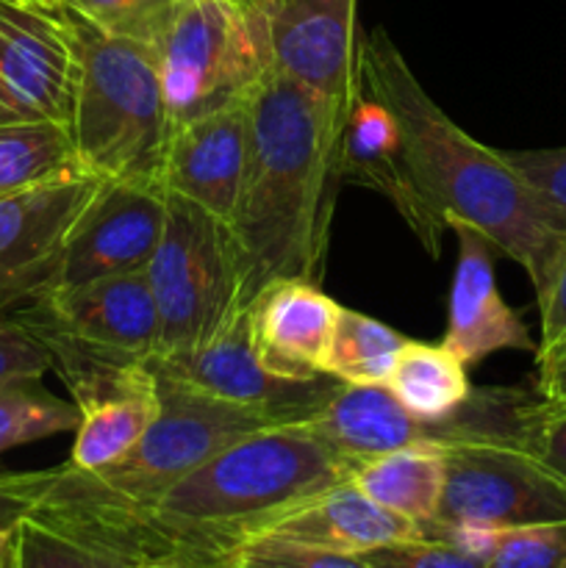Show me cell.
Here are the masks:
<instances>
[{
    "label": "cell",
    "instance_id": "cell-1",
    "mask_svg": "<svg viewBox=\"0 0 566 568\" xmlns=\"http://www.w3.org/2000/svg\"><path fill=\"white\" fill-rule=\"evenodd\" d=\"M358 75L397 120L405 172L431 233V258L442 253L449 222H469L525 270L533 292H542L566 244V216L522 181L503 150L481 144L444 114L383 28L358 33Z\"/></svg>",
    "mask_w": 566,
    "mask_h": 568
},
{
    "label": "cell",
    "instance_id": "cell-2",
    "mask_svg": "<svg viewBox=\"0 0 566 568\" xmlns=\"http://www.w3.org/2000/svg\"><path fill=\"white\" fill-rule=\"evenodd\" d=\"M244 103L247 166L231 220L242 311L272 283L322 281L347 122L275 70L264 72Z\"/></svg>",
    "mask_w": 566,
    "mask_h": 568
},
{
    "label": "cell",
    "instance_id": "cell-3",
    "mask_svg": "<svg viewBox=\"0 0 566 568\" xmlns=\"http://www.w3.org/2000/svg\"><path fill=\"white\" fill-rule=\"evenodd\" d=\"M353 466L303 422H283L231 442L142 508L75 525L50 521L139 564H194L275 510L347 483Z\"/></svg>",
    "mask_w": 566,
    "mask_h": 568
},
{
    "label": "cell",
    "instance_id": "cell-4",
    "mask_svg": "<svg viewBox=\"0 0 566 568\" xmlns=\"http://www.w3.org/2000/svg\"><path fill=\"white\" fill-rule=\"evenodd\" d=\"M283 422L289 419L272 410L220 403L159 383V414L144 436L98 471H75L67 464L44 469L31 510L70 525L128 514L153 503L236 438Z\"/></svg>",
    "mask_w": 566,
    "mask_h": 568
},
{
    "label": "cell",
    "instance_id": "cell-5",
    "mask_svg": "<svg viewBox=\"0 0 566 568\" xmlns=\"http://www.w3.org/2000/svg\"><path fill=\"white\" fill-rule=\"evenodd\" d=\"M64 11L75 55L70 133L81 170L100 181H161L170 116L159 55Z\"/></svg>",
    "mask_w": 566,
    "mask_h": 568
},
{
    "label": "cell",
    "instance_id": "cell-6",
    "mask_svg": "<svg viewBox=\"0 0 566 568\" xmlns=\"http://www.w3.org/2000/svg\"><path fill=\"white\" fill-rule=\"evenodd\" d=\"M144 275L159 311V355L200 347L242 311L231 225L175 194H166L164 233Z\"/></svg>",
    "mask_w": 566,
    "mask_h": 568
},
{
    "label": "cell",
    "instance_id": "cell-7",
    "mask_svg": "<svg viewBox=\"0 0 566 568\" xmlns=\"http://www.w3.org/2000/svg\"><path fill=\"white\" fill-rule=\"evenodd\" d=\"M155 55L170 128L239 103L270 70L250 0H178Z\"/></svg>",
    "mask_w": 566,
    "mask_h": 568
},
{
    "label": "cell",
    "instance_id": "cell-8",
    "mask_svg": "<svg viewBox=\"0 0 566 568\" xmlns=\"http://www.w3.org/2000/svg\"><path fill=\"white\" fill-rule=\"evenodd\" d=\"M17 311L61 364H100L128 369L159 355L161 325L144 272L39 294Z\"/></svg>",
    "mask_w": 566,
    "mask_h": 568
},
{
    "label": "cell",
    "instance_id": "cell-9",
    "mask_svg": "<svg viewBox=\"0 0 566 568\" xmlns=\"http://www.w3.org/2000/svg\"><path fill=\"white\" fill-rule=\"evenodd\" d=\"M444 449L438 525L508 527L566 521V480L542 464L525 444L505 438H469Z\"/></svg>",
    "mask_w": 566,
    "mask_h": 568
},
{
    "label": "cell",
    "instance_id": "cell-10",
    "mask_svg": "<svg viewBox=\"0 0 566 568\" xmlns=\"http://www.w3.org/2000/svg\"><path fill=\"white\" fill-rule=\"evenodd\" d=\"M164 222L166 189L161 181H100L39 294L144 272Z\"/></svg>",
    "mask_w": 566,
    "mask_h": 568
},
{
    "label": "cell",
    "instance_id": "cell-11",
    "mask_svg": "<svg viewBox=\"0 0 566 568\" xmlns=\"http://www.w3.org/2000/svg\"><path fill=\"white\" fill-rule=\"evenodd\" d=\"M270 70L350 114L361 89L355 0H250Z\"/></svg>",
    "mask_w": 566,
    "mask_h": 568
},
{
    "label": "cell",
    "instance_id": "cell-12",
    "mask_svg": "<svg viewBox=\"0 0 566 568\" xmlns=\"http://www.w3.org/2000/svg\"><path fill=\"white\" fill-rule=\"evenodd\" d=\"M148 366L161 386L244 408L272 410L289 422L305 419L338 386L333 377L294 383L266 372L250 342L244 311H239L214 338L200 347L155 355Z\"/></svg>",
    "mask_w": 566,
    "mask_h": 568
},
{
    "label": "cell",
    "instance_id": "cell-13",
    "mask_svg": "<svg viewBox=\"0 0 566 568\" xmlns=\"http://www.w3.org/2000/svg\"><path fill=\"white\" fill-rule=\"evenodd\" d=\"M75 55L64 11L0 0V125L59 122L70 128Z\"/></svg>",
    "mask_w": 566,
    "mask_h": 568
},
{
    "label": "cell",
    "instance_id": "cell-14",
    "mask_svg": "<svg viewBox=\"0 0 566 568\" xmlns=\"http://www.w3.org/2000/svg\"><path fill=\"white\" fill-rule=\"evenodd\" d=\"M98 186L100 178L72 170L0 194V311L37 297Z\"/></svg>",
    "mask_w": 566,
    "mask_h": 568
},
{
    "label": "cell",
    "instance_id": "cell-15",
    "mask_svg": "<svg viewBox=\"0 0 566 568\" xmlns=\"http://www.w3.org/2000/svg\"><path fill=\"white\" fill-rule=\"evenodd\" d=\"M303 422L320 442L347 460L375 458L411 444L469 442L481 436V416L466 399L453 416L425 422L411 416L386 386H344L338 383Z\"/></svg>",
    "mask_w": 566,
    "mask_h": 568
},
{
    "label": "cell",
    "instance_id": "cell-16",
    "mask_svg": "<svg viewBox=\"0 0 566 568\" xmlns=\"http://www.w3.org/2000/svg\"><path fill=\"white\" fill-rule=\"evenodd\" d=\"M247 166V103L222 105L170 128L161 183L231 225Z\"/></svg>",
    "mask_w": 566,
    "mask_h": 568
},
{
    "label": "cell",
    "instance_id": "cell-17",
    "mask_svg": "<svg viewBox=\"0 0 566 568\" xmlns=\"http://www.w3.org/2000/svg\"><path fill=\"white\" fill-rule=\"evenodd\" d=\"M449 231L458 239V261L449 286L444 347L466 366L481 364L488 355L505 349L536 355L538 342H533L522 316L505 303L497 288V275H494L497 247L469 222L453 220Z\"/></svg>",
    "mask_w": 566,
    "mask_h": 568
},
{
    "label": "cell",
    "instance_id": "cell-18",
    "mask_svg": "<svg viewBox=\"0 0 566 568\" xmlns=\"http://www.w3.org/2000/svg\"><path fill=\"white\" fill-rule=\"evenodd\" d=\"M342 305L320 283L281 281L266 286L244 308L250 342L266 372L309 383L325 375V358Z\"/></svg>",
    "mask_w": 566,
    "mask_h": 568
},
{
    "label": "cell",
    "instance_id": "cell-19",
    "mask_svg": "<svg viewBox=\"0 0 566 568\" xmlns=\"http://www.w3.org/2000/svg\"><path fill=\"white\" fill-rule=\"evenodd\" d=\"M253 536L283 538V541L305 544V547L327 549V552L364 555L370 549L383 547V544L422 536V527L403 519V516L383 510L381 505L364 497L347 480L320 494H311V497L300 499L289 508L275 510L266 519L247 527L236 541Z\"/></svg>",
    "mask_w": 566,
    "mask_h": 568
},
{
    "label": "cell",
    "instance_id": "cell-20",
    "mask_svg": "<svg viewBox=\"0 0 566 568\" xmlns=\"http://www.w3.org/2000/svg\"><path fill=\"white\" fill-rule=\"evenodd\" d=\"M342 181L383 194L397 209L411 233L420 239L425 253L433 255L427 222L403 164V139H400L397 120L381 100L366 92L364 83L342 128Z\"/></svg>",
    "mask_w": 566,
    "mask_h": 568
},
{
    "label": "cell",
    "instance_id": "cell-21",
    "mask_svg": "<svg viewBox=\"0 0 566 568\" xmlns=\"http://www.w3.org/2000/svg\"><path fill=\"white\" fill-rule=\"evenodd\" d=\"M78 427L67 466L98 471L128 453L159 414V381L148 369L117 392L75 403Z\"/></svg>",
    "mask_w": 566,
    "mask_h": 568
},
{
    "label": "cell",
    "instance_id": "cell-22",
    "mask_svg": "<svg viewBox=\"0 0 566 568\" xmlns=\"http://www.w3.org/2000/svg\"><path fill=\"white\" fill-rule=\"evenodd\" d=\"M444 480H447V460L444 449L436 444H411L358 460L350 475V483L364 497L388 514L414 521L416 527H425L436 519Z\"/></svg>",
    "mask_w": 566,
    "mask_h": 568
},
{
    "label": "cell",
    "instance_id": "cell-23",
    "mask_svg": "<svg viewBox=\"0 0 566 568\" xmlns=\"http://www.w3.org/2000/svg\"><path fill=\"white\" fill-rule=\"evenodd\" d=\"M386 388L411 416L425 422L447 419L475 392L466 375V364L455 358L444 344L411 342V338L397 355Z\"/></svg>",
    "mask_w": 566,
    "mask_h": 568
},
{
    "label": "cell",
    "instance_id": "cell-24",
    "mask_svg": "<svg viewBox=\"0 0 566 568\" xmlns=\"http://www.w3.org/2000/svg\"><path fill=\"white\" fill-rule=\"evenodd\" d=\"M408 338L386 322L342 308L325 358V375L344 386H386Z\"/></svg>",
    "mask_w": 566,
    "mask_h": 568
},
{
    "label": "cell",
    "instance_id": "cell-25",
    "mask_svg": "<svg viewBox=\"0 0 566 568\" xmlns=\"http://www.w3.org/2000/svg\"><path fill=\"white\" fill-rule=\"evenodd\" d=\"M72 170H81V164L67 125L59 122L0 125V194L37 186Z\"/></svg>",
    "mask_w": 566,
    "mask_h": 568
},
{
    "label": "cell",
    "instance_id": "cell-26",
    "mask_svg": "<svg viewBox=\"0 0 566 568\" xmlns=\"http://www.w3.org/2000/svg\"><path fill=\"white\" fill-rule=\"evenodd\" d=\"M6 568H139V560L28 510L11 525Z\"/></svg>",
    "mask_w": 566,
    "mask_h": 568
},
{
    "label": "cell",
    "instance_id": "cell-27",
    "mask_svg": "<svg viewBox=\"0 0 566 568\" xmlns=\"http://www.w3.org/2000/svg\"><path fill=\"white\" fill-rule=\"evenodd\" d=\"M75 403L55 397L39 381L0 388V455L55 433H75Z\"/></svg>",
    "mask_w": 566,
    "mask_h": 568
},
{
    "label": "cell",
    "instance_id": "cell-28",
    "mask_svg": "<svg viewBox=\"0 0 566 568\" xmlns=\"http://www.w3.org/2000/svg\"><path fill=\"white\" fill-rule=\"evenodd\" d=\"M186 568H372L361 555L327 552V549L305 547V544L283 541V538L253 536L200 558L194 564H178Z\"/></svg>",
    "mask_w": 566,
    "mask_h": 568
},
{
    "label": "cell",
    "instance_id": "cell-29",
    "mask_svg": "<svg viewBox=\"0 0 566 568\" xmlns=\"http://www.w3.org/2000/svg\"><path fill=\"white\" fill-rule=\"evenodd\" d=\"M178 0H64L94 28L155 50Z\"/></svg>",
    "mask_w": 566,
    "mask_h": 568
},
{
    "label": "cell",
    "instance_id": "cell-30",
    "mask_svg": "<svg viewBox=\"0 0 566 568\" xmlns=\"http://www.w3.org/2000/svg\"><path fill=\"white\" fill-rule=\"evenodd\" d=\"M566 564V521L497 530L486 568H560Z\"/></svg>",
    "mask_w": 566,
    "mask_h": 568
},
{
    "label": "cell",
    "instance_id": "cell-31",
    "mask_svg": "<svg viewBox=\"0 0 566 568\" xmlns=\"http://www.w3.org/2000/svg\"><path fill=\"white\" fill-rule=\"evenodd\" d=\"M361 558L372 568H486L477 555L466 552L458 544L436 536H414L403 541L383 544Z\"/></svg>",
    "mask_w": 566,
    "mask_h": 568
},
{
    "label": "cell",
    "instance_id": "cell-32",
    "mask_svg": "<svg viewBox=\"0 0 566 568\" xmlns=\"http://www.w3.org/2000/svg\"><path fill=\"white\" fill-rule=\"evenodd\" d=\"M44 372H53V358L42 338L17 314L0 311V388L42 381Z\"/></svg>",
    "mask_w": 566,
    "mask_h": 568
},
{
    "label": "cell",
    "instance_id": "cell-33",
    "mask_svg": "<svg viewBox=\"0 0 566 568\" xmlns=\"http://www.w3.org/2000/svg\"><path fill=\"white\" fill-rule=\"evenodd\" d=\"M503 155L538 197L566 216V148L503 150Z\"/></svg>",
    "mask_w": 566,
    "mask_h": 568
},
{
    "label": "cell",
    "instance_id": "cell-34",
    "mask_svg": "<svg viewBox=\"0 0 566 568\" xmlns=\"http://www.w3.org/2000/svg\"><path fill=\"white\" fill-rule=\"evenodd\" d=\"M525 447L566 480V403H547L538 397L527 422Z\"/></svg>",
    "mask_w": 566,
    "mask_h": 568
},
{
    "label": "cell",
    "instance_id": "cell-35",
    "mask_svg": "<svg viewBox=\"0 0 566 568\" xmlns=\"http://www.w3.org/2000/svg\"><path fill=\"white\" fill-rule=\"evenodd\" d=\"M536 303L542 314V338H538L536 353H544L566 342V244L555 258L547 286L536 294Z\"/></svg>",
    "mask_w": 566,
    "mask_h": 568
},
{
    "label": "cell",
    "instance_id": "cell-36",
    "mask_svg": "<svg viewBox=\"0 0 566 568\" xmlns=\"http://www.w3.org/2000/svg\"><path fill=\"white\" fill-rule=\"evenodd\" d=\"M44 469L0 471V527H11L33 508L42 491Z\"/></svg>",
    "mask_w": 566,
    "mask_h": 568
},
{
    "label": "cell",
    "instance_id": "cell-37",
    "mask_svg": "<svg viewBox=\"0 0 566 568\" xmlns=\"http://www.w3.org/2000/svg\"><path fill=\"white\" fill-rule=\"evenodd\" d=\"M536 394L547 403H566V342L536 353Z\"/></svg>",
    "mask_w": 566,
    "mask_h": 568
},
{
    "label": "cell",
    "instance_id": "cell-38",
    "mask_svg": "<svg viewBox=\"0 0 566 568\" xmlns=\"http://www.w3.org/2000/svg\"><path fill=\"white\" fill-rule=\"evenodd\" d=\"M9 544H11V527H0V568L9 566Z\"/></svg>",
    "mask_w": 566,
    "mask_h": 568
},
{
    "label": "cell",
    "instance_id": "cell-39",
    "mask_svg": "<svg viewBox=\"0 0 566 568\" xmlns=\"http://www.w3.org/2000/svg\"><path fill=\"white\" fill-rule=\"evenodd\" d=\"M139 568H186V566H178V564H164V560H142Z\"/></svg>",
    "mask_w": 566,
    "mask_h": 568
},
{
    "label": "cell",
    "instance_id": "cell-40",
    "mask_svg": "<svg viewBox=\"0 0 566 568\" xmlns=\"http://www.w3.org/2000/svg\"><path fill=\"white\" fill-rule=\"evenodd\" d=\"M26 3L44 6V9H59V6H64V0H26Z\"/></svg>",
    "mask_w": 566,
    "mask_h": 568
},
{
    "label": "cell",
    "instance_id": "cell-41",
    "mask_svg": "<svg viewBox=\"0 0 566 568\" xmlns=\"http://www.w3.org/2000/svg\"><path fill=\"white\" fill-rule=\"evenodd\" d=\"M239 3H244V0H239Z\"/></svg>",
    "mask_w": 566,
    "mask_h": 568
},
{
    "label": "cell",
    "instance_id": "cell-42",
    "mask_svg": "<svg viewBox=\"0 0 566 568\" xmlns=\"http://www.w3.org/2000/svg\"><path fill=\"white\" fill-rule=\"evenodd\" d=\"M560 568H566V564H564V566H560Z\"/></svg>",
    "mask_w": 566,
    "mask_h": 568
},
{
    "label": "cell",
    "instance_id": "cell-43",
    "mask_svg": "<svg viewBox=\"0 0 566 568\" xmlns=\"http://www.w3.org/2000/svg\"><path fill=\"white\" fill-rule=\"evenodd\" d=\"M236 3H239V0H236Z\"/></svg>",
    "mask_w": 566,
    "mask_h": 568
}]
</instances>
